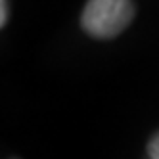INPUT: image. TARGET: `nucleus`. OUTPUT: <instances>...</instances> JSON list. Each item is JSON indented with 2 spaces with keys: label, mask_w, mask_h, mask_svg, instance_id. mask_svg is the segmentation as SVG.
I'll return each instance as SVG.
<instances>
[{
  "label": "nucleus",
  "mask_w": 159,
  "mask_h": 159,
  "mask_svg": "<svg viewBox=\"0 0 159 159\" xmlns=\"http://www.w3.org/2000/svg\"><path fill=\"white\" fill-rule=\"evenodd\" d=\"M148 155H150L152 159H159V132L153 136L150 146H148Z\"/></svg>",
  "instance_id": "f03ea898"
},
{
  "label": "nucleus",
  "mask_w": 159,
  "mask_h": 159,
  "mask_svg": "<svg viewBox=\"0 0 159 159\" xmlns=\"http://www.w3.org/2000/svg\"><path fill=\"white\" fill-rule=\"evenodd\" d=\"M134 16L130 0H88L81 25L96 39H113L127 27Z\"/></svg>",
  "instance_id": "f257e3e1"
},
{
  "label": "nucleus",
  "mask_w": 159,
  "mask_h": 159,
  "mask_svg": "<svg viewBox=\"0 0 159 159\" xmlns=\"http://www.w3.org/2000/svg\"><path fill=\"white\" fill-rule=\"evenodd\" d=\"M2 2V10H0V25H6V21H8V8H6V2L8 0H0Z\"/></svg>",
  "instance_id": "7ed1b4c3"
}]
</instances>
